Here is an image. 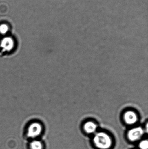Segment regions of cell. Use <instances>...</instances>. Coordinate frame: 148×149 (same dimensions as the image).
Here are the masks:
<instances>
[{
  "label": "cell",
  "instance_id": "obj_2",
  "mask_svg": "<svg viewBox=\"0 0 148 149\" xmlns=\"http://www.w3.org/2000/svg\"><path fill=\"white\" fill-rule=\"evenodd\" d=\"M42 125L39 123L34 122L31 123L28 127L27 136L30 139H35L39 136L42 132Z\"/></svg>",
  "mask_w": 148,
  "mask_h": 149
},
{
  "label": "cell",
  "instance_id": "obj_6",
  "mask_svg": "<svg viewBox=\"0 0 148 149\" xmlns=\"http://www.w3.org/2000/svg\"><path fill=\"white\" fill-rule=\"evenodd\" d=\"M97 128L96 124L92 121L87 122L83 126L84 130L88 134H93L95 133Z\"/></svg>",
  "mask_w": 148,
  "mask_h": 149
},
{
  "label": "cell",
  "instance_id": "obj_1",
  "mask_svg": "<svg viewBox=\"0 0 148 149\" xmlns=\"http://www.w3.org/2000/svg\"><path fill=\"white\" fill-rule=\"evenodd\" d=\"M93 143L98 148L109 149L112 146V140L108 134L104 132H99L94 136Z\"/></svg>",
  "mask_w": 148,
  "mask_h": 149
},
{
  "label": "cell",
  "instance_id": "obj_9",
  "mask_svg": "<svg viewBox=\"0 0 148 149\" xmlns=\"http://www.w3.org/2000/svg\"><path fill=\"white\" fill-rule=\"evenodd\" d=\"M8 31V27L6 24H3L0 25V33L2 35H5Z\"/></svg>",
  "mask_w": 148,
  "mask_h": 149
},
{
  "label": "cell",
  "instance_id": "obj_5",
  "mask_svg": "<svg viewBox=\"0 0 148 149\" xmlns=\"http://www.w3.org/2000/svg\"><path fill=\"white\" fill-rule=\"evenodd\" d=\"M125 123L128 125H133L137 122L138 120L137 115L133 111H129L126 112L124 115Z\"/></svg>",
  "mask_w": 148,
  "mask_h": 149
},
{
  "label": "cell",
  "instance_id": "obj_3",
  "mask_svg": "<svg viewBox=\"0 0 148 149\" xmlns=\"http://www.w3.org/2000/svg\"><path fill=\"white\" fill-rule=\"evenodd\" d=\"M144 134V130L141 127H136L129 130L127 137L130 141H137L142 138Z\"/></svg>",
  "mask_w": 148,
  "mask_h": 149
},
{
  "label": "cell",
  "instance_id": "obj_8",
  "mask_svg": "<svg viewBox=\"0 0 148 149\" xmlns=\"http://www.w3.org/2000/svg\"><path fill=\"white\" fill-rule=\"evenodd\" d=\"M139 147L140 149H148V141L147 140H144L142 141L139 143Z\"/></svg>",
  "mask_w": 148,
  "mask_h": 149
},
{
  "label": "cell",
  "instance_id": "obj_7",
  "mask_svg": "<svg viewBox=\"0 0 148 149\" xmlns=\"http://www.w3.org/2000/svg\"><path fill=\"white\" fill-rule=\"evenodd\" d=\"M29 147L30 149H43L42 142L36 140H33L30 143Z\"/></svg>",
  "mask_w": 148,
  "mask_h": 149
},
{
  "label": "cell",
  "instance_id": "obj_4",
  "mask_svg": "<svg viewBox=\"0 0 148 149\" xmlns=\"http://www.w3.org/2000/svg\"><path fill=\"white\" fill-rule=\"evenodd\" d=\"M14 42L12 38L6 37L3 38L0 43L1 48L4 52H10L14 47Z\"/></svg>",
  "mask_w": 148,
  "mask_h": 149
}]
</instances>
